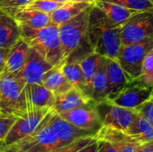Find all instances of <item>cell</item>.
I'll list each match as a JSON object with an SVG mask.
<instances>
[{"label":"cell","instance_id":"4","mask_svg":"<svg viewBox=\"0 0 153 152\" xmlns=\"http://www.w3.org/2000/svg\"><path fill=\"white\" fill-rule=\"evenodd\" d=\"M92 5L87 7L73 19L57 26L65 62L78 52L83 44L87 43V26Z\"/></svg>","mask_w":153,"mask_h":152},{"label":"cell","instance_id":"40","mask_svg":"<svg viewBox=\"0 0 153 152\" xmlns=\"http://www.w3.org/2000/svg\"><path fill=\"white\" fill-rule=\"evenodd\" d=\"M7 148L4 145V141H0V152H6Z\"/></svg>","mask_w":153,"mask_h":152},{"label":"cell","instance_id":"34","mask_svg":"<svg viewBox=\"0 0 153 152\" xmlns=\"http://www.w3.org/2000/svg\"><path fill=\"white\" fill-rule=\"evenodd\" d=\"M33 0H0V9L6 11L26 6Z\"/></svg>","mask_w":153,"mask_h":152},{"label":"cell","instance_id":"39","mask_svg":"<svg viewBox=\"0 0 153 152\" xmlns=\"http://www.w3.org/2000/svg\"><path fill=\"white\" fill-rule=\"evenodd\" d=\"M71 1H75V2H82V3H88V4H94L96 3L97 0H71Z\"/></svg>","mask_w":153,"mask_h":152},{"label":"cell","instance_id":"10","mask_svg":"<svg viewBox=\"0 0 153 152\" xmlns=\"http://www.w3.org/2000/svg\"><path fill=\"white\" fill-rule=\"evenodd\" d=\"M58 115L81 129L90 130L97 133L102 126L94 102L88 103Z\"/></svg>","mask_w":153,"mask_h":152},{"label":"cell","instance_id":"2","mask_svg":"<svg viewBox=\"0 0 153 152\" xmlns=\"http://www.w3.org/2000/svg\"><path fill=\"white\" fill-rule=\"evenodd\" d=\"M21 38L30 47L37 50L53 66H61L64 56L57 26L51 24L41 29L20 25Z\"/></svg>","mask_w":153,"mask_h":152},{"label":"cell","instance_id":"12","mask_svg":"<svg viewBox=\"0 0 153 152\" xmlns=\"http://www.w3.org/2000/svg\"><path fill=\"white\" fill-rule=\"evenodd\" d=\"M48 125L56 136V138L64 145L70 144L81 138L94 136L96 134V132L81 129L74 125L54 111L48 121Z\"/></svg>","mask_w":153,"mask_h":152},{"label":"cell","instance_id":"43","mask_svg":"<svg viewBox=\"0 0 153 152\" xmlns=\"http://www.w3.org/2000/svg\"><path fill=\"white\" fill-rule=\"evenodd\" d=\"M149 1H150V2L152 3V6H153V0H149Z\"/></svg>","mask_w":153,"mask_h":152},{"label":"cell","instance_id":"37","mask_svg":"<svg viewBox=\"0 0 153 152\" xmlns=\"http://www.w3.org/2000/svg\"><path fill=\"white\" fill-rule=\"evenodd\" d=\"M98 145H99V141L95 137V139L91 142H90L88 145H86L85 147L78 150L75 152H96L97 149H98Z\"/></svg>","mask_w":153,"mask_h":152},{"label":"cell","instance_id":"41","mask_svg":"<svg viewBox=\"0 0 153 152\" xmlns=\"http://www.w3.org/2000/svg\"><path fill=\"white\" fill-rule=\"evenodd\" d=\"M53 2H56V3H60V4H65V3H67L71 0H51Z\"/></svg>","mask_w":153,"mask_h":152},{"label":"cell","instance_id":"26","mask_svg":"<svg viewBox=\"0 0 153 152\" xmlns=\"http://www.w3.org/2000/svg\"><path fill=\"white\" fill-rule=\"evenodd\" d=\"M61 70L68 80V82L73 85V87L79 89L85 94L87 88V82L84 79L82 68L77 60H67L61 65Z\"/></svg>","mask_w":153,"mask_h":152},{"label":"cell","instance_id":"27","mask_svg":"<svg viewBox=\"0 0 153 152\" xmlns=\"http://www.w3.org/2000/svg\"><path fill=\"white\" fill-rule=\"evenodd\" d=\"M102 57L103 56H101L100 55H99L93 51H90V52L86 53L85 55H83L82 56H81L79 59H77V61L82 68L84 79L87 82V88H88L89 82H90L92 75L94 74L97 68L99 67V65H100ZM87 88H86V90H87ZM86 90H85V92H86Z\"/></svg>","mask_w":153,"mask_h":152},{"label":"cell","instance_id":"42","mask_svg":"<svg viewBox=\"0 0 153 152\" xmlns=\"http://www.w3.org/2000/svg\"><path fill=\"white\" fill-rule=\"evenodd\" d=\"M3 12H4V10H2V9H0V15L3 13Z\"/></svg>","mask_w":153,"mask_h":152},{"label":"cell","instance_id":"36","mask_svg":"<svg viewBox=\"0 0 153 152\" xmlns=\"http://www.w3.org/2000/svg\"><path fill=\"white\" fill-rule=\"evenodd\" d=\"M8 53H9V48L0 47V75L4 73Z\"/></svg>","mask_w":153,"mask_h":152},{"label":"cell","instance_id":"16","mask_svg":"<svg viewBox=\"0 0 153 152\" xmlns=\"http://www.w3.org/2000/svg\"><path fill=\"white\" fill-rule=\"evenodd\" d=\"M98 140H104L113 144L118 152H138V144L125 132L101 126L96 133Z\"/></svg>","mask_w":153,"mask_h":152},{"label":"cell","instance_id":"9","mask_svg":"<svg viewBox=\"0 0 153 152\" xmlns=\"http://www.w3.org/2000/svg\"><path fill=\"white\" fill-rule=\"evenodd\" d=\"M95 106L102 126L110 127L125 133L132 125L136 116L134 109L122 108L108 99L95 103Z\"/></svg>","mask_w":153,"mask_h":152},{"label":"cell","instance_id":"19","mask_svg":"<svg viewBox=\"0 0 153 152\" xmlns=\"http://www.w3.org/2000/svg\"><path fill=\"white\" fill-rule=\"evenodd\" d=\"M91 101L82 90L77 88H72L65 93L56 97V102L53 107V111L60 114L86 105Z\"/></svg>","mask_w":153,"mask_h":152},{"label":"cell","instance_id":"24","mask_svg":"<svg viewBox=\"0 0 153 152\" xmlns=\"http://www.w3.org/2000/svg\"><path fill=\"white\" fill-rule=\"evenodd\" d=\"M91 5V4L75 1H69L65 3L49 13L51 22L56 26H59L60 24L73 19Z\"/></svg>","mask_w":153,"mask_h":152},{"label":"cell","instance_id":"5","mask_svg":"<svg viewBox=\"0 0 153 152\" xmlns=\"http://www.w3.org/2000/svg\"><path fill=\"white\" fill-rule=\"evenodd\" d=\"M53 110L51 109L36 131L12 146L7 147L6 152H48L65 146L56 138L48 125Z\"/></svg>","mask_w":153,"mask_h":152},{"label":"cell","instance_id":"18","mask_svg":"<svg viewBox=\"0 0 153 152\" xmlns=\"http://www.w3.org/2000/svg\"><path fill=\"white\" fill-rule=\"evenodd\" d=\"M27 104L38 108H53L56 97L41 83L26 84Z\"/></svg>","mask_w":153,"mask_h":152},{"label":"cell","instance_id":"14","mask_svg":"<svg viewBox=\"0 0 153 152\" xmlns=\"http://www.w3.org/2000/svg\"><path fill=\"white\" fill-rule=\"evenodd\" d=\"M4 12L9 13L18 24L25 25L32 29H41L52 24L49 13L22 7L6 10Z\"/></svg>","mask_w":153,"mask_h":152},{"label":"cell","instance_id":"21","mask_svg":"<svg viewBox=\"0 0 153 152\" xmlns=\"http://www.w3.org/2000/svg\"><path fill=\"white\" fill-rule=\"evenodd\" d=\"M94 4L98 6L108 17V19L118 27H120L134 13L139 12L137 10L105 0H97Z\"/></svg>","mask_w":153,"mask_h":152},{"label":"cell","instance_id":"15","mask_svg":"<svg viewBox=\"0 0 153 152\" xmlns=\"http://www.w3.org/2000/svg\"><path fill=\"white\" fill-rule=\"evenodd\" d=\"M107 57H102L99 67L92 75L87 90L86 96L94 103H98L108 99V78L106 73Z\"/></svg>","mask_w":153,"mask_h":152},{"label":"cell","instance_id":"33","mask_svg":"<svg viewBox=\"0 0 153 152\" xmlns=\"http://www.w3.org/2000/svg\"><path fill=\"white\" fill-rule=\"evenodd\" d=\"M16 119L17 117L15 116L4 115L0 112V141H4Z\"/></svg>","mask_w":153,"mask_h":152},{"label":"cell","instance_id":"11","mask_svg":"<svg viewBox=\"0 0 153 152\" xmlns=\"http://www.w3.org/2000/svg\"><path fill=\"white\" fill-rule=\"evenodd\" d=\"M37 50L30 47L22 68L17 73V75L26 83H41L44 74L53 68Z\"/></svg>","mask_w":153,"mask_h":152},{"label":"cell","instance_id":"22","mask_svg":"<svg viewBox=\"0 0 153 152\" xmlns=\"http://www.w3.org/2000/svg\"><path fill=\"white\" fill-rule=\"evenodd\" d=\"M29 48V45L22 38H20L9 48V53L3 73H17L24 65Z\"/></svg>","mask_w":153,"mask_h":152},{"label":"cell","instance_id":"31","mask_svg":"<svg viewBox=\"0 0 153 152\" xmlns=\"http://www.w3.org/2000/svg\"><path fill=\"white\" fill-rule=\"evenodd\" d=\"M95 139V135L94 136H88V137H84V138H81L79 140L74 141V142L56 148L53 151H50L48 152H75L78 150L85 147L86 145H88L90 142H91L93 140Z\"/></svg>","mask_w":153,"mask_h":152},{"label":"cell","instance_id":"17","mask_svg":"<svg viewBox=\"0 0 153 152\" xmlns=\"http://www.w3.org/2000/svg\"><path fill=\"white\" fill-rule=\"evenodd\" d=\"M106 73L108 78L107 99H110L123 90L130 83V82L117 59L107 57Z\"/></svg>","mask_w":153,"mask_h":152},{"label":"cell","instance_id":"7","mask_svg":"<svg viewBox=\"0 0 153 152\" xmlns=\"http://www.w3.org/2000/svg\"><path fill=\"white\" fill-rule=\"evenodd\" d=\"M122 45L143 41L153 37V8L139 11L119 27Z\"/></svg>","mask_w":153,"mask_h":152},{"label":"cell","instance_id":"20","mask_svg":"<svg viewBox=\"0 0 153 152\" xmlns=\"http://www.w3.org/2000/svg\"><path fill=\"white\" fill-rule=\"evenodd\" d=\"M21 38L17 22L6 12L0 15V47L10 48Z\"/></svg>","mask_w":153,"mask_h":152},{"label":"cell","instance_id":"38","mask_svg":"<svg viewBox=\"0 0 153 152\" xmlns=\"http://www.w3.org/2000/svg\"><path fill=\"white\" fill-rule=\"evenodd\" d=\"M138 152H153V139L138 146Z\"/></svg>","mask_w":153,"mask_h":152},{"label":"cell","instance_id":"13","mask_svg":"<svg viewBox=\"0 0 153 152\" xmlns=\"http://www.w3.org/2000/svg\"><path fill=\"white\" fill-rule=\"evenodd\" d=\"M153 94V89L131 82L123 90L110 99L112 103L122 108L135 109Z\"/></svg>","mask_w":153,"mask_h":152},{"label":"cell","instance_id":"25","mask_svg":"<svg viewBox=\"0 0 153 152\" xmlns=\"http://www.w3.org/2000/svg\"><path fill=\"white\" fill-rule=\"evenodd\" d=\"M126 133L140 145L153 139V125L136 112L135 118Z\"/></svg>","mask_w":153,"mask_h":152},{"label":"cell","instance_id":"35","mask_svg":"<svg viewBox=\"0 0 153 152\" xmlns=\"http://www.w3.org/2000/svg\"><path fill=\"white\" fill-rule=\"evenodd\" d=\"M99 145L96 152H118L117 148L110 142L104 140H98Z\"/></svg>","mask_w":153,"mask_h":152},{"label":"cell","instance_id":"29","mask_svg":"<svg viewBox=\"0 0 153 152\" xmlns=\"http://www.w3.org/2000/svg\"><path fill=\"white\" fill-rule=\"evenodd\" d=\"M62 4H63L53 2L51 0H33L31 3L24 6V8L33 9L46 13H50L56 9H57L59 6H61Z\"/></svg>","mask_w":153,"mask_h":152},{"label":"cell","instance_id":"32","mask_svg":"<svg viewBox=\"0 0 153 152\" xmlns=\"http://www.w3.org/2000/svg\"><path fill=\"white\" fill-rule=\"evenodd\" d=\"M134 110L153 125V94Z\"/></svg>","mask_w":153,"mask_h":152},{"label":"cell","instance_id":"23","mask_svg":"<svg viewBox=\"0 0 153 152\" xmlns=\"http://www.w3.org/2000/svg\"><path fill=\"white\" fill-rule=\"evenodd\" d=\"M41 82L55 95V97L60 96L74 88L64 75L61 66H54L48 70L44 74Z\"/></svg>","mask_w":153,"mask_h":152},{"label":"cell","instance_id":"28","mask_svg":"<svg viewBox=\"0 0 153 152\" xmlns=\"http://www.w3.org/2000/svg\"><path fill=\"white\" fill-rule=\"evenodd\" d=\"M133 82L153 89V47L143 60L141 76Z\"/></svg>","mask_w":153,"mask_h":152},{"label":"cell","instance_id":"3","mask_svg":"<svg viewBox=\"0 0 153 152\" xmlns=\"http://www.w3.org/2000/svg\"><path fill=\"white\" fill-rule=\"evenodd\" d=\"M27 111L26 83L17 73L0 75V112L15 117Z\"/></svg>","mask_w":153,"mask_h":152},{"label":"cell","instance_id":"8","mask_svg":"<svg viewBox=\"0 0 153 152\" xmlns=\"http://www.w3.org/2000/svg\"><path fill=\"white\" fill-rule=\"evenodd\" d=\"M52 108H38L27 104V111L22 116L17 117L4 142L5 147H10L20 140L32 133L39 126L40 123Z\"/></svg>","mask_w":153,"mask_h":152},{"label":"cell","instance_id":"30","mask_svg":"<svg viewBox=\"0 0 153 152\" xmlns=\"http://www.w3.org/2000/svg\"><path fill=\"white\" fill-rule=\"evenodd\" d=\"M105 1L116 3L137 11H144L153 8L152 3L149 0H105Z\"/></svg>","mask_w":153,"mask_h":152},{"label":"cell","instance_id":"1","mask_svg":"<svg viewBox=\"0 0 153 152\" xmlns=\"http://www.w3.org/2000/svg\"><path fill=\"white\" fill-rule=\"evenodd\" d=\"M86 40L91 51L111 59H117L122 46L119 27L95 4L90 12Z\"/></svg>","mask_w":153,"mask_h":152},{"label":"cell","instance_id":"6","mask_svg":"<svg viewBox=\"0 0 153 152\" xmlns=\"http://www.w3.org/2000/svg\"><path fill=\"white\" fill-rule=\"evenodd\" d=\"M152 47L153 37L143 41L121 46L117 60L130 82L141 76L143 60Z\"/></svg>","mask_w":153,"mask_h":152}]
</instances>
